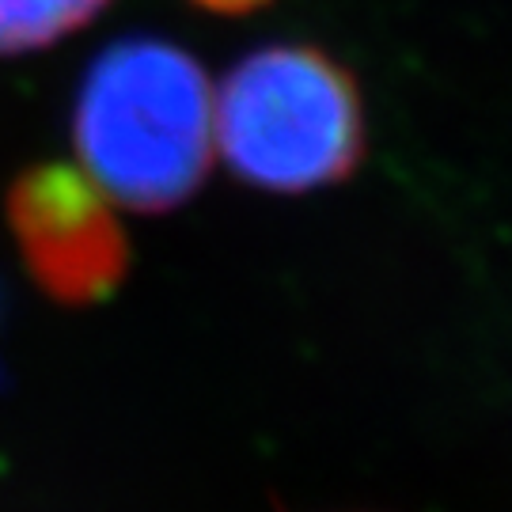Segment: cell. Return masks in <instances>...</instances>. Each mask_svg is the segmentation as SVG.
Returning a JSON list of instances; mask_svg holds the SVG:
<instances>
[{
	"mask_svg": "<svg viewBox=\"0 0 512 512\" xmlns=\"http://www.w3.org/2000/svg\"><path fill=\"white\" fill-rule=\"evenodd\" d=\"M76 148L107 198L137 213L183 205L213 160V92L202 65L156 38L110 46L76 103Z\"/></svg>",
	"mask_w": 512,
	"mask_h": 512,
	"instance_id": "obj_1",
	"label": "cell"
},
{
	"mask_svg": "<svg viewBox=\"0 0 512 512\" xmlns=\"http://www.w3.org/2000/svg\"><path fill=\"white\" fill-rule=\"evenodd\" d=\"M213 141L243 183L281 194L342 183L365 156L353 76L311 46L243 57L213 99Z\"/></svg>",
	"mask_w": 512,
	"mask_h": 512,
	"instance_id": "obj_2",
	"label": "cell"
},
{
	"mask_svg": "<svg viewBox=\"0 0 512 512\" xmlns=\"http://www.w3.org/2000/svg\"><path fill=\"white\" fill-rule=\"evenodd\" d=\"M8 224L27 274L57 304H99L129 270L126 228L88 171L69 164L23 171L8 194Z\"/></svg>",
	"mask_w": 512,
	"mask_h": 512,
	"instance_id": "obj_3",
	"label": "cell"
},
{
	"mask_svg": "<svg viewBox=\"0 0 512 512\" xmlns=\"http://www.w3.org/2000/svg\"><path fill=\"white\" fill-rule=\"evenodd\" d=\"M107 0H0V54H27L92 23Z\"/></svg>",
	"mask_w": 512,
	"mask_h": 512,
	"instance_id": "obj_4",
	"label": "cell"
},
{
	"mask_svg": "<svg viewBox=\"0 0 512 512\" xmlns=\"http://www.w3.org/2000/svg\"><path fill=\"white\" fill-rule=\"evenodd\" d=\"M194 4H202L209 12H220V16H243V12H255L262 4H270V0H194Z\"/></svg>",
	"mask_w": 512,
	"mask_h": 512,
	"instance_id": "obj_5",
	"label": "cell"
}]
</instances>
